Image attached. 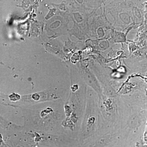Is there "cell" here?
I'll list each match as a JSON object with an SVG mask.
<instances>
[{"mask_svg": "<svg viewBox=\"0 0 147 147\" xmlns=\"http://www.w3.org/2000/svg\"><path fill=\"white\" fill-rule=\"evenodd\" d=\"M10 100L13 101H16L19 100L20 98V96L18 94L13 93V94L10 95L9 96Z\"/></svg>", "mask_w": 147, "mask_h": 147, "instance_id": "cell-1", "label": "cell"}]
</instances>
